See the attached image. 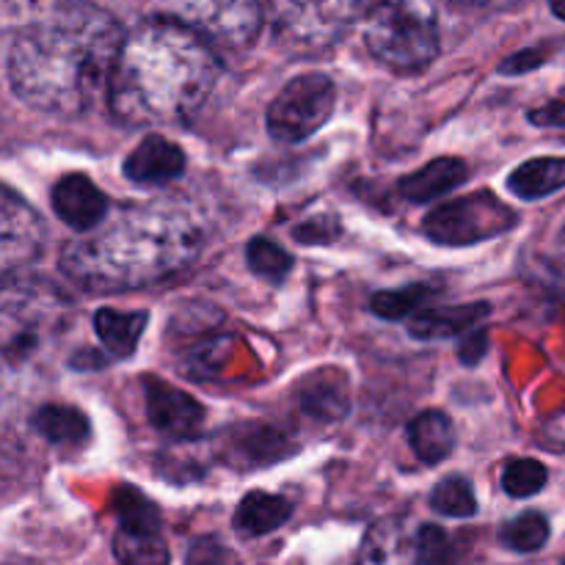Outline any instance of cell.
<instances>
[{
  "label": "cell",
  "instance_id": "14",
  "mask_svg": "<svg viewBox=\"0 0 565 565\" xmlns=\"http://www.w3.org/2000/svg\"><path fill=\"white\" fill-rule=\"evenodd\" d=\"M221 458L232 467L241 469H254L265 467V463H274L279 458L287 456L285 450V436L274 428H265V425L252 423V425H237L230 428L218 441Z\"/></svg>",
  "mask_w": 565,
  "mask_h": 565
},
{
  "label": "cell",
  "instance_id": "7",
  "mask_svg": "<svg viewBox=\"0 0 565 565\" xmlns=\"http://www.w3.org/2000/svg\"><path fill=\"white\" fill-rule=\"evenodd\" d=\"M334 105V81L323 72H303L276 94L265 114V125L270 136L281 143L307 141L331 119Z\"/></svg>",
  "mask_w": 565,
  "mask_h": 565
},
{
  "label": "cell",
  "instance_id": "3",
  "mask_svg": "<svg viewBox=\"0 0 565 565\" xmlns=\"http://www.w3.org/2000/svg\"><path fill=\"white\" fill-rule=\"evenodd\" d=\"M202 224L180 204H136L105 215L61 248V270L92 292H125L182 274L199 257Z\"/></svg>",
  "mask_w": 565,
  "mask_h": 565
},
{
  "label": "cell",
  "instance_id": "13",
  "mask_svg": "<svg viewBox=\"0 0 565 565\" xmlns=\"http://www.w3.org/2000/svg\"><path fill=\"white\" fill-rule=\"evenodd\" d=\"M185 171V154L163 136H147L125 160V177L136 185H169Z\"/></svg>",
  "mask_w": 565,
  "mask_h": 565
},
{
  "label": "cell",
  "instance_id": "37",
  "mask_svg": "<svg viewBox=\"0 0 565 565\" xmlns=\"http://www.w3.org/2000/svg\"><path fill=\"white\" fill-rule=\"evenodd\" d=\"M541 64H544V58H541L539 53H533V50H527V53H519L513 55V58H508L505 64L500 66V72H505V75H522V72L535 70V66Z\"/></svg>",
  "mask_w": 565,
  "mask_h": 565
},
{
  "label": "cell",
  "instance_id": "29",
  "mask_svg": "<svg viewBox=\"0 0 565 565\" xmlns=\"http://www.w3.org/2000/svg\"><path fill=\"white\" fill-rule=\"evenodd\" d=\"M246 263L259 279L281 281L292 270V257L268 237H254L246 248Z\"/></svg>",
  "mask_w": 565,
  "mask_h": 565
},
{
  "label": "cell",
  "instance_id": "26",
  "mask_svg": "<svg viewBox=\"0 0 565 565\" xmlns=\"http://www.w3.org/2000/svg\"><path fill=\"white\" fill-rule=\"evenodd\" d=\"M114 511L119 516V527L127 530H152L160 533V513L152 500L132 486H121L114 497Z\"/></svg>",
  "mask_w": 565,
  "mask_h": 565
},
{
  "label": "cell",
  "instance_id": "31",
  "mask_svg": "<svg viewBox=\"0 0 565 565\" xmlns=\"http://www.w3.org/2000/svg\"><path fill=\"white\" fill-rule=\"evenodd\" d=\"M546 478H550V472H546L544 463L535 461V458H516L502 472V489L516 500H524V497L539 494L546 486Z\"/></svg>",
  "mask_w": 565,
  "mask_h": 565
},
{
  "label": "cell",
  "instance_id": "12",
  "mask_svg": "<svg viewBox=\"0 0 565 565\" xmlns=\"http://www.w3.org/2000/svg\"><path fill=\"white\" fill-rule=\"evenodd\" d=\"M50 202H53L55 215L77 235L94 230L108 215V199L86 174L61 177L55 182Z\"/></svg>",
  "mask_w": 565,
  "mask_h": 565
},
{
  "label": "cell",
  "instance_id": "17",
  "mask_svg": "<svg viewBox=\"0 0 565 565\" xmlns=\"http://www.w3.org/2000/svg\"><path fill=\"white\" fill-rule=\"evenodd\" d=\"M469 177V169L463 160L458 158H439L430 160L428 166H423L414 174L403 177L397 182V191H401L403 199L414 204H425L434 202V199L445 196V193L456 191L458 185H463Z\"/></svg>",
  "mask_w": 565,
  "mask_h": 565
},
{
  "label": "cell",
  "instance_id": "27",
  "mask_svg": "<svg viewBox=\"0 0 565 565\" xmlns=\"http://www.w3.org/2000/svg\"><path fill=\"white\" fill-rule=\"evenodd\" d=\"M500 541L513 552H539L550 541V522L535 511L522 513L502 527Z\"/></svg>",
  "mask_w": 565,
  "mask_h": 565
},
{
  "label": "cell",
  "instance_id": "21",
  "mask_svg": "<svg viewBox=\"0 0 565 565\" xmlns=\"http://www.w3.org/2000/svg\"><path fill=\"white\" fill-rule=\"evenodd\" d=\"M149 323L147 312H119V309H99L94 315V331L105 351L116 359H127L136 353L138 340Z\"/></svg>",
  "mask_w": 565,
  "mask_h": 565
},
{
  "label": "cell",
  "instance_id": "33",
  "mask_svg": "<svg viewBox=\"0 0 565 565\" xmlns=\"http://www.w3.org/2000/svg\"><path fill=\"white\" fill-rule=\"evenodd\" d=\"M419 565H447L452 561V544L447 533L436 524H419L417 527Z\"/></svg>",
  "mask_w": 565,
  "mask_h": 565
},
{
  "label": "cell",
  "instance_id": "2",
  "mask_svg": "<svg viewBox=\"0 0 565 565\" xmlns=\"http://www.w3.org/2000/svg\"><path fill=\"white\" fill-rule=\"evenodd\" d=\"M218 77L213 44L171 17H154L125 33L105 99L121 125H177L207 103Z\"/></svg>",
  "mask_w": 565,
  "mask_h": 565
},
{
  "label": "cell",
  "instance_id": "40",
  "mask_svg": "<svg viewBox=\"0 0 565 565\" xmlns=\"http://www.w3.org/2000/svg\"><path fill=\"white\" fill-rule=\"evenodd\" d=\"M550 9H552V14L565 20V0H550Z\"/></svg>",
  "mask_w": 565,
  "mask_h": 565
},
{
  "label": "cell",
  "instance_id": "38",
  "mask_svg": "<svg viewBox=\"0 0 565 565\" xmlns=\"http://www.w3.org/2000/svg\"><path fill=\"white\" fill-rule=\"evenodd\" d=\"M544 436L552 441V445L565 447V412L557 414V417H552L550 423H546Z\"/></svg>",
  "mask_w": 565,
  "mask_h": 565
},
{
  "label": "cell",
  "instance_id": "16",
  "mask_svg": "<svg viewBox=\"0 0 565 565\" xmlns=\"http://www.w3.org/2000/svg\"><path fill=\"white\" fill-rule=\"evenodd\" d=\"M489 315L491 307L486 301L461 303V307H428L412 315L408 331L417 340H447V337L478 329Z\"/></svg>",
  "mask_w": 565,
  "mask_h": 565
},
{
  "label": "cell",
  "instance_id": "5",
  "mask_svg": "<svg viewBox=\"0 0 565 565\" xmlns=\"http://www.w3.org/2000/svg\"><path fill=\"white\" fill-rule=\"evenodd\" d=\"M362 36L375 61L395 72H419L439 55V25L428 0H379Z\"/></svg>",
  "mask_w": 565,
  "mask_h": 565
},
{
  "label": "cell",
  "instance_id": "30",
  "mask_svg": "<svg viewBox=\"0 0 565 565\" xmlns=\"http://www.w3.org/2000/svg\"><path fill=\"white\" fill-rule=\"evenodd\" d=\"M64 3L66 0H0V31L22 33Z\"/></svg>",
  "mask_w": 565,
  "mask_h": 565
},
{
  "label": "cell",
  "instance_id": "24",
  "mask_svg": "<svg viewBox=\"0 0 565 565\" xmlns=\"http://www.w3.org/2000/svg\"><path fill=\"white\" fill-rule=\"evenodd\" d=\"M430 508L447 519H469L478 513V500H475V489L467 478H450L441 480L434 491H430Z\"/></svg>",
  "mask_w": 565,
  "mask_h": 565
},
{
  "label": "cell",
  "instance_id": "39",
  "mask_svg": "<svg viewBox=\"0 0 565 565\" xmlns=\"http://www.w3.org/2000/svg\"><path fill=\"white\" fill-rule=\"evenodd\" d=\"M461 3L480 6V9H511V6L522 3V0H461Z\"/></svg>",
  "mask_w": 565,
  "mask_h": 565
},
{
  "label": "cell",
  "instance_id": "32",
  "mask_svg": "<svg viewBox=\"0 0 565 565\" xmlns=\"http://www.w3.org/2000/svg\"><path fill=\"white\" fill-rule=\"evenodd\" d=\"M28 469V450L9 428L0 425V489L17 483Z\"/></svg>",
  "mask_w": 565,
  "mask_h": 565
},
{
  "label": "cell",
  "instance_id": "9",
  "mask_svg": "<svg viewBox=\"0 0 565 565\" xmlns=\"http://www.w3.org/2000/svg\"><path fill=\"white\" fill-rule=\"evenodd\" d=\"M169 17L204 42L246 47L263 28L259 0H169Z\"/></svg>",
  "mask_w": 565,
  "mask_h": 565
},
{
  "label": "cell",
  "instance_id": "41",
  "mask_svg": "<svg viewBox=\"0 0 565 565\" xmlns=\"http://www.w3.org/2000/svg\"><path fill=\"white\" fill-rule=\"evenodd\" d=\"M563 565H565V563H563Z\"/></svg>",
  "mask_w": 565,
  "mask_h": 565
},
{
  "label": "cell",
  "instance_id": "35",
  "mask_svg": "<svg viewBox=\"0 0 565 565\" xmlns=\"http://www.w3.org/2000/svg\"><path fill=\"white\" fill-rule=\"evenodd\" d=\"M527 119L539 127H565V103H550L544 108L530 110Z\"/></svg>",
  "mask_w": 565,
  "mask_h": 565
},
{
  "label": "cell",
  "instance_id": "1",
  "mask_svg": "<svg viewBox=\"0 0 565 565\" xmlns=\"http://www.w3.org/2000/svg\"><path fill=\"white\" fill-rule=\"evenodd\" d=\"M119 22L88 0H66L58 11L17 33L9 81L17 97L50 116H83L108 94L119 55Z\"/></svg>",
  "mask_w": 565,
  "mask_h": 565
},
{
  "label": "cell",
  "instance_id": "11",
  "mask_svg": "<svg viewBox=\"0 0 565 565\" xmlns=\"http://www.w3.org/2000/svg\"><path fill=\"white\" fill-rule=\"evenodd\" d=\"M143 406L147 419L158 434L171 439H191L204 425V406L188 392L177 390L163 379H143Z\"/></svg>",
  "mask_w": 565,
  "mask_h": 565
},
{
  "label": "cell",
  "instance_id": "6",
  "mask_svg": "<svg viewBox=\"0 0 565 565\" xmlns=\"http://www.w3.org/2000/svg\"><path fill=\"white\" fill-rule=\"evenodd\" d=\"M362 9L364 0H268V20L281 47L318 55L351 31Z\"/></svg>",
  "mask_w": 565,
  "mask_h": 565
},
{
  "label": "cell",
  "instance_id": "25",
  "mask_svg": "<svg viewBox=\"0 0 565 565\" xmlns=\"http://www.w3.org/2000/svg\"><path fill=\"white\" fill-rule=\"evenodd\" d=\"M301 403L309 417L318 419H340L348 412L345 392L331 375H320V379L309 381L301 392Z\"/></svg>",
  "mask_w": 565,
  "mask_h": 565
},
{
  "label": "cell",
  "instance_id": "18",
  "mask_svg": "<svg viewBox=\"0 0 565 565\" xmlns=\"http://www.w3.org/2000/svg\"><path fill=\"white\" fill-rule=\"evenodd\" d=\"M31 428L53 447H83L92 436V423L75 406L50 403L31 417Z\"/></svg>",
  "mask_w": 565,
  "mask_h": 565
},
{
  "label": "cell",
  "instance_id": "19",
  "mask_svg": "<svg viewBox=\"0 0 565 565\" xmlns=\"http://www.w3.org/2000/svg\"><path fill=\"white\" fill-rule=\"evenodd\" d=\"M290 513L292 502L285 500V497L268 494V491H252L237 505L235 530L246 539H259V535L279 530L290 519Z\"/></svg>",
  "mask_w": 565,
  "mask_h": 565
},
{
  "label": "cell",
  "instance_id": "36",
  "mask_svg": "<svg viewBox=\"0 0 565 565\" xmlns=\"http://www.w3.org/2000/svg\"><path fill=\"white\" fill-rule=\"evenodd\" d=\"M458 356H461L463 364H478L486 356V331L472 329V334L458 348Z\"/></svg>",
  "mask_w": 565,
  "mask_h": 565
},
{
  "label": "cell",
  "instance_id": "22",
  "mask_svg": "<svg viewBox=\"0 0 565 565\" xmlns=\"http://www.w3.org/2000/svg\"><path fill=\"white\" fill-rule=\"evenodd\" d=\"M565 185V158H535L508 177V188L519 199H544Z\"/></svg>",
  "mask_w": 565,
  "mask_h": 565
},
{
  "label": "cell",
  "instance_id": "4",
  "mask_svg": "<svg viewBox=\"0 0 565 565\" xmlns=\"http://www.w3.org/2000/svg\"><path fill=\"white\" fill-rule=\"evenodd\" d=\"M70 320L72 301L50 281H3L0 285V359L9 364L36 362L64 337Z\"/></svg>",
  "mask_w": 565,
  "mask_h": 565
},
{
  "label": "cell",
  "instance_id": "28",
  "mask_svg": "<svg viewBox=\"0 0 565 565\" xmlns=\"http://www.w3.org/2000/svg\"><path fill=\"white\" fill-rule=\"evenodd\" d=\"M436 292V287L430 285H412L406 290H386L375 292L373 301H370V309H373L379 318L384 320H403L408 315L417 312L425 301Z\"/></svg>",
  "mask_w": 565,
  "mask_h": 565
},
{
  "label": "cell",
  "instance_id": "8",
  "mask_svg": "<svg viewBox=\"0 0 565 565\" xmlns=\"http://www.w3.org/2000/svg\"><path fill=\"white\" fill-rule=\"evenodd\" d=\"M516 226V213L491 191L452 199L425 215L423 232L439 246H475Z\"/></svg>",
  "mask_w": 565,
  "mask_h": 565
},
{
  "label": "cell",
  "instance_id": "20",
  "mask_svg": "<svg viewBox=\"0 0 565 565\" xmlns=\"http://www.w3.org/2000/svg\"><path fill=\"white\" fill-rule=\"evenodd\" d=\"M408 441H412V450L417 452V458L423 463H441L456 447V428H452V419L445 412H423L419 417L412 419L408 425Z\"/></svg>",
  "mask_w": 565,
  "mask_h": 565
},
{
  "label": "cell",
  "instance_id": "10",
  "mask_svg": "<svg viewBox=\"0 0 565 565\" xmlns=\"http://www.w3.org/2000/svg\"><path fill=\"white\" fill-rule=\"evenodd\" d=\"M44 243V221L14 191L0 185V279L25 268Z\"/></svg>",
  "mask_w": 565,
  "mask_h": 565
},
{
  "label": "cell",
  "instance_id": "23",
  "mask_svg": "<svg viewBox=\"0 0 565 565\" xmlns=\"http://www.w3.org/2000/svg\"><path fill=\"white\" fill-rule=\"evenodd\" d=\"M114 555L119 565H169V550L160 533L119 527L114 535Z\"/></svg>",
  "mask_w": 565,
  "mask_h": 565
},
{
  "label": "cell",
  "instance_id": "34",
  "mask_svg": "<svg viewBox=\"0 0 565 565\" xmlns=\"http://www.w3.org/2000/svg\"><path fill=\"white\" fill-rule=\"evenodd\" d=\"M188 565H230V555L218 541L199 539L188 552Z\"/></svg>",
  "mask_w": 565,
  "mask_h": 565
},
{
  "label": "cell",
  "instance_id": "15",
  "mask_svg": "<svg viewBox=\"0 0 565 565\" xmlns=\"http://www.w3.org/2000/svg\"><path fill=\"white\" fill-rule=\"evenodd\" d=\"M356 565H419L417 527L406 519L379 522L364 535Z\"/></svg>",
  "mask_w": 565,
  "mask_h": 565
}]
</instances>
